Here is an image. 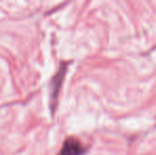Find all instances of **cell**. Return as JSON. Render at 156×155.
Wrapping results in <instances>:
<instances>
[{
    "label": "cell",
    "instance_id": "obj_1",
    "mask_svg": "<svg viewBox=\"0 0 156 155\" xmlns=\"http://www.w3.org/2000/svg\"><path fill=\"white\" fill-rule=\"evenodd\" d=\"M70 62H62L58 67V71L55 75L52 77L51 82H50V110L51 113L54 114L55 108L58 106V95H60L61 88H62V84L65 79L66 72L68 70V65Z\"/></svg>",
    "mask_w": 156,
    "mask_h": 155
},
{
    "label": "cell",
    "instance_id": "obj_2",
    "mask_svg": "<svg viewBox=\"0 0 156 155\" xmlns=\"http://www.w3.org/2000/svg\"><path fill=\"white\" fill-rule=\"evenodd\" d=\"M86 148L76 137H68L64 140L62 149L58 155H84Z\"/></svg>",
    "mask_w": 156,
    "mask_h": 155
}]
</instances>
